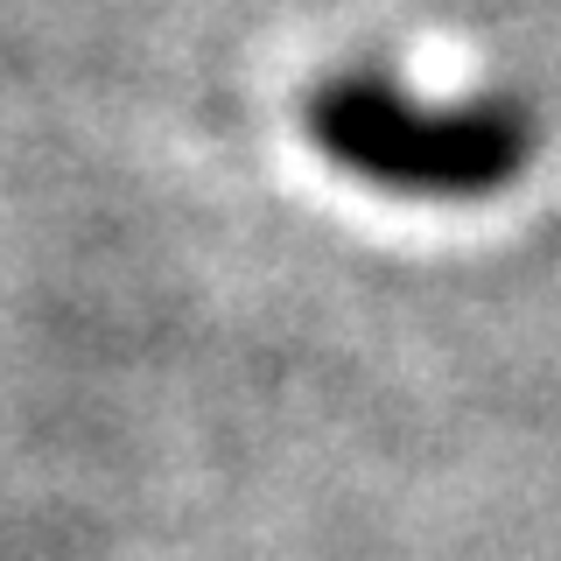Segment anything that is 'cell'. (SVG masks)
<instances>
[{"mask_svg": "<svg viewBox=\"0 0 561 561\" xmlns=\"http://www.w3.org/2000/svg\"><path fill=\"white\" fill-rule=\"evenodd\" d=\"M302 134L337 175L408 204H484L534 162V119L513 99H421L379 70L323 78Z\"/></svg>", "mask_w": 561, "mask_h": 561, "instance_id": "cell-1", "label": "cell"}]
</instances>
